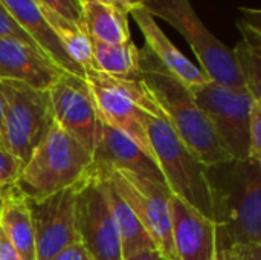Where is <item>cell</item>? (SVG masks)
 <instances>
[{"label": "cell", "instance_id": "obj_2", "mask_svg": "<svg viewBox=\"0 0 261 260\" xmlns=\"http://www.w3.org/2000/svg\"><path fill=\"white\" fill-rule=\"evenodd\" d=\"M139 75L177 138L203 166L234 159L222 146L214 127L196 103L191 90L174 77L145 44L139 49Z\"/></svg>", "mask_w": 261, "mask_h": 260}, {"label": "cell", "instance_id": "obj_24", "mask_svg": "<svg viewBox=\"0 0 261 260\" xmlns=\"http://www.w3.org/2000/svg\"><path fill=\"white\" fill-rule=\"evenodd\" d=\"M23 162L0 144V199L17 185Z\"/></svg>", "mask_w": 261, "mask_h": 260}, {"label": "cell", "instance_id": "obj_25", "mask_svg": "<svg viewBox=\"0 0 261 260\" xmlns=\"http://www.w3.org/2000/svg\"><path fill=\"white\" fill-rule=\"evenodd\" d=\"M0 37L2 38H12V40H18L31 48H35L37 51H40L37 48V44L34 43V40L18 26V23L12 18V15L8 12V9L3 6V3L0 2ZM41 52V51H40ZM43 54V52H41ZM44 55V54H43Z\"/></svg>", "mask_w": 261, "mask_h": 260}, {"label": "cell", "instance_id": "obj_19", "mask_svg": "<svg viewBox=\"0 0 261 260\" xmlns=\"http://www.w3.org/2000/svg\"><path fill=\"white\" fill-rule=\"evenodd\" d=\"M0 227L21 260H37L35 238L26 198L17 187L0 199Z\"/></svg>", "mask_w": 261, "mask_h": 260}, {"label": "cell", "instance_id": "obj_33", "mask_svg": "<svg viewBox=\"0 0 261 260\" xmlns=\"http://www.w3.org/2000/svg\"><path fill=\"white\" fill-rule=\"evenodd\" d=\"M211 260H228V257H226V251H225L223 245L219 244L217 241H216V254H214V257Z\"/></svg>", "mask_w": 261, "mask_h": 260}, {"label": "cell", "instance_id": "obj_18", "mask_svg": "<svg viewBox=\"0 0 261 260\" xmlns=\"http://www.w3.org/2000/svg\"><path fill=\"white\" fill-rule=\"evenodd\" d=\"M90 176V175H86ZM99 181V185L102 188L110 216L113 219V224L116 227L119 241H121V251H122V260L128 259L141 251L147 250H156L153 245V241L138 221L136 215L132 211L128 204L119 196L116 192L112 179L107 175L95 176Z\"/></svg>", "mask_w": 261, "mask_h": 260}, {"label": "cell", "instance_id": "obj_28", "mask_svg": "<svg viewBox=\"0 0 261 260\" xmlns=\"http://www.w3.org/2000/svg\"><path fill=\"white\" fill-rule=\"evenodd\" d=\"M217 242L222 244L220 241ZM222 245L226 251L228 260H261V245H242V244H232V245L222 244Z\"/></svg>", "mask_w": 261, "mask_h": 260}, {"label": "cell", "instance_id": "obj_15", "mask_svg": "<svg viewBox=\"0 0 261 260\" xmlns=\"http://www.w3.org/2000/svg\"><path fill=\"white\" fill-rule=\"evenodd\" d=\"M64 70L46 55L18 40L0 37V80L47 90Z\"/></svg>", "mask_w": 261, "mask_h": 260}, {"label": "cell", "instance_id": "obj_8", "mask_svg": "<svg viewBox=\"0 0 261 260\" xmlns=\"http://www.w3.org/2000/svg\"><path fill=\"white\" fill-rule=\"evenodd\" d=\"M104 175L112 179L119 196L136 215L138 221L153 241L156 251L165 260H177L171 239L168 207L171 198L170 188L127 172H109Z\"/></svg>", "mask_w": 261, "mask_h": 260}, {"label": "cell", "instance_id": "obj_32", "mask_svg": "<svg viewBox=\"0 0 261 260\" xmlns=\"http://www.w3.org/2000/svg\"><path fill=\"white\" fill-rule=\"evenodd\" d=\"M125 260H164V257L156 250H147V251H141Z\"/></svg>", "mask_w": 261, "mask_h": 260}, {"label": "cell", "instance_id": "obj_7", "mask_svg": "<svg viewBox=\"0 0 261 260\" xmlns=\"http://www.w3.org/2000/svg\"><path fill=\"white\" fill-rule=\"evenodd\" d=\"M190 90L231 158L249 159V118L255 98L246 89L210 80Z\"/></svg>", "mask_w": 261, "mask_h": 260}, {"label": "cell", "instance_id": "obj_34", "mask_svg": "<svg viewBox=\"0 0 261 260\" xmlns=\"http://www.w3.org/2000/svg\"><path fill=\"white\" fill-rule=\"evenodd\" d=\"M3 110H5V103H3V97L0 92V139L3 135Z\"/></svg>", "mask_w": 261, "mask_h": 260}, {"label": "cell", "instance_id": "obj_1", "mask_svg": "<svg viewBox=\"0 0 261 260\" xmlns=\"http://www.w3.org/2000/svg\"><path fill=\"white\" fill-rule=\"evenodd\" d=\"M216 239L261 245V162L229 159L205 167Z\"/></svg>", "mask_w": 261, "mask_h": 260}, {"label": "cell", "instance_id": "obj_27", "mask_svg": "<svg viewBox=\"0 0 261 260\" xmlns=\"http://www.w3.org/2000/svg\"><path fill=\"white\" fill-rule=\"evenodd\" d=\"M40 5L49 8L55 14L69 18L75 23H83V3L81 0H37Z\"/></svg>", "mask_w": 261, "mask_h": 260}, {"label": "cell", "instance_id": "obj_10", "mask_svg": "<svg viewBox=\"0 0 261 260\" xmlns=\"http://www.w3.org/2000/svg\"><path fill=\"white\" fill-rule=\"evenodd\" d=\"M47 92L54 123L92 155L98 136L99 118L84 77L63 72Z\"/></svg>", "mask_w": 261, "mask_h": 260}, {"label": "cell", "instance_id": "obj_29", "mask_svg": "<svg viewBox=\"0 0 261 260\" xmlns=\"http://www.w3.org/2000/svg\"><path fill=\"white\" fill-rule=\"evenodd\" d=\"M50 260H93L92 256L89 254V251L80 244H72L67 248H64L63 251H60L57 256H54Z\"/></svg>", "mask_w": 261, "mask_h": 260}, {"label": "cell", "instance_id": "obj_31", "mask_svg": "<svg viewBox=\"0 0 261 260\" xmlns=\"http://www.w3.org/2000/svg\"><path fill=\"white\" fill-rule=\"evenodd\" d=\"M148 0H109V5H112L113 8H116L119 12L128 15L136 9H141L145 6Z\"/></svg>", "mask_w": 261, "mask_h": 260}, {"label": "cell", "instance_id": "obj_13", "mask_svg": "<svg viewBox=\"0 0 261 260\" xmlns=\"http://www.w3.org/2000/svg\"><path fill=\"white\" fill-rule=\"evenodd\" d=\"M109 172H127L147 181L167 185L154 159L144 153L132 139L99 121L92 162L86 175L98 176Z\"/></svg>", "mask_w": 261, "mask_h": 260}, {"label": "cell", "instance_id": "obj_21", "mask_svg": "<svg viewBox=\"0 0 261 260\" xmlns=\"http://www.w3.org/2000/svg\"><path fill=\"white\" fill-rule=\"evenodd\" d=\"M83 23L90 38L110 44H124L132 40L127 15L109 3H83Z\"/></svg>", "mask_w": 261, "mask_h": 260}, {"label": "cell", "instance_id": "obj_22", "mask_svg": "<svg viewBox=\"0 0 261 260\" xmlns=\"http://www.w3.org/2000/svg\"><path fill=\"white\" fill-rule=\"evenodd\" d=\"M40 11L49 28L54 31L58 41L61 43L63 49L69 55V58L80 67H83V70L93 69L92 41L89 34L86 32V28L80 23H75L69 18L55 14L43 5H40Z\"/></svg>", "mask_w": 261, "mask_h": 260}, {"label": "cell", "instance_id": "obj_6", "mask_svg": "<svg viewBox=\"0 0 261 260\" xmlns=\"http://www.w3.org/2000/svg\"><path fill=\"white\" fill-rule=\"evenodd\" d=\"M0 92L5 103L0 144L24 166L54 124L49 92L11 80H0Z\"/></svg>", "mask_w": 261, "mask_h": 260}, {"label": "cell", "instance_id": "obj_35", "mask_svg": "<svg viewBox=\"0 0 261 260\" xmlns=\"http://www.w3.org/2000/svg\"><path fill=\"white\" fill-rule=\"evenodd\" d=\"M87 2H99V3H109V0H81V3H87Z\"/></svg>", "mask_w": 261, "mask_h": 260}, {"label": "cell", "instance_id": "obj_20", "mask_svg": "<svg viewBox=\"0 0 261 260\" xmlns=\"http://www.w3.org/2000/svg\"><path fill=\"white\" fill-rule=\"evenodd\" d=\"M248 17L242 18L239 28L242 31L240 43L232 49L237 67L243 78L245 87L248 92L261 101V28L260 14L255 18Z\"/></svg>", "mask_w": 261, "mask_h": 260}, {"label": "cell", "instance_id": "obj_12", "mask_svg": "<svg viewBox=\"0 0 261 260\" xmlns=\"http://www.w3.org/2000/svg\"><path fill=\"white\" fill-rule=\"evenodd\" d=\"M84 80L87 81L99 121L118 130L128 139H132L144 153H147L151 159H154L147 136V130L142 121L145 112H142L113 83L110 75H106L96 69H86Z\"/></svg>", "mask_w": 261, "mask_h": 260}, {"label": "cell", "instance_id": "obj_16", "mask_svg": "<svg viewBox=\"0 0 261 260\" xmlns=\"http://www.w3.org/2000/svg\"><path fill=\"white\" fill-rule=\"evenodd\" d=\"M18 26L34 40L37 48L60 69L80 77H84L83 67L73 63L54 31L44 20L37 0H0Z\"/></svg>", "mask_w": 261, "mask_h": 260}, {"label": "cell", "instance_id": "obj_3", "mask_svg": "<svg viewBox=\"0 0 261 260\" xmlns=\"http://www.w3.org/2000/svg\"><path fill=\"white\" fill-rule=\"evenodd\" d=\"M90 162L92 155L54 123L24 162L15 187L26 199L38 201L83 181Z\"/></svg>", "mask_w": 261, "mask_h": 260}, {"label": "cell", "instance_id": "obj_26", "mask_svg": "<svg viewBox=\"0 0 261 260\" xmlns=\"http://www.w3.org/2000/svg\"><path fill=\"white\" fill-rule=\"evenodd\" d=\"M249 159L261 162V101H254L249 118Z\"/></svg>", "mask_w": 261, "mask_h": 260}, {"label": "cell", "instance_id": "obj_4", "mask_svg": "<svg viewBox=\"0 0 261 260\" xmlns=\"http://www.w3.org/2000/svg\"><path fill=\"white\" fill-rule=\"evenodd\" d=\"M142 121L154 159L171 195L211 219L210 192L205 178L206 166H203L199 158L177 138L167 120L145 113Z\"/></svg>", "mask_w": 261, "mask_h": 260}, {"label": "cell", "instance_id": "obj_36", "mask_svg": "<svg viewBox=\"0 0 261 260\" xmlns=\"http://www.w3.org/2000/svg\"><path fill=\"white\" fill-rule=\"evenodd\" d=\"M164 260H165V259H164Z\"/></svg>", "mask_w": 261, "mask_h": 260}, {"label": "cell", "instance_id": "obj_17", "mask_svg": "<svg viewBox=\"0 0 261 260\" xmlns=\"http://www.w3.org/2000/svg\"><path fill=\"white\" fill-rule=\"evenodd\" d=\"M133 20L139 26L144 38L145 46L151 51V54L174 75L177 77L188 89L200 86L208 81L206 75L197 67L193 61H190L164 34L154 17L145 9H136L132 12Z\"/></svg>", "mask_w": 261, "mask_h": 260}, {"label": "cell", "instance_id": "obj_23", "mask_svg": "<svg viewBox=\"0 0 261 260\" xmlns=\"http://www.w3.org/2000/svg\"><path fill=\"white\" fill-rule=\"evenodd\" d=\"M90 41L93 69L112 77L139 75V49L132 40L124 44H110L95 38Z\"/></svg>", "mask_w": 261, "mask_h": 260}, {"label": "cell", "instance_id": "obj_11", "mask_svg": "<svg viewBox=\"0 0 261 260\" xmlns=\"http://www.w3.org/2000/svg\"><path fill=\"white\" fill-rule=\"evenodd\" d=\"M76 185L38 201H28L37 260H50L72 244L80 242L75 228Z\"/></svg>", "mask_w": 261, "mask_h": 260}, {"label": "cell", "instance_id": "obj_9", "mask_svg": "<svg viewBox=\"0 0 261 260\" xmlns=\"http://www.w3.org/2000/svg\"><path fill=\"white\" fill-rule=\"evenodd\" d=\"M75 228L93 260H122L121 241L98 178L84 176L75 192Z\"/></svg>", "mask_w": 261, "mask_h": 260}, {"label": "cell", "instance_id": "obj_14", "mask_svg": "<svg viewBox=\"0 0 261 260\" xmlns=\"http://www.w3.org/2000/svg\"><path fill=\"white\" fill-rule=\"evenodd\" d=\"M171 239L177 260H211L216 254V225L191 205L171 195L168 201Z\"/></svg>", "mask_w": 261, "mask_h": 260}, {"label": "cell", "instance_id": "obj_5", "mask_svg": "<svg viewBox=\"0 0 261 260\" xmlns=\"http://www.w3.org/2000/svg\"><path fill=\"white\" fill-rule=\"evenodd\" d=\"M144 8L153 17L165 20L184 35L210 81L246 89L232 49L205 26L190 0H148Z\"/></svg>", "mask_w": 261, "mask_h": 260}, {"label": "cell", "instance_id": "obj_30", "mask_svg": "<svg viewBox=\"0 0 261 260\" xmlns=\"http://www.w3.org/2000/svg\"><path fill=\"white\" fill-rule=\"evenodd\" d=\"M0 260H21L20 254L9 242L2 227H0Z\"/></svg>", "mask_w": 261, "mask_h": 260}]
</instances>
